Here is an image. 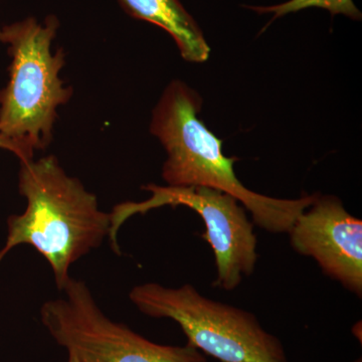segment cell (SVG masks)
I'll use <instances>...</instances> for the list:
<instances>
[{"instance_id": "cell-8", "label": "cell", "mask_w": 362, "mask_h": 362, "mask_svg": "<svg viewBox=\"0 0 362 362\" xmlns=\"http://www.w3.org/2000/svg\"><path fill=\"white\" fill-rule=\"evenodd\" d=\"M132 18L153 23L171 35L189 63L206 62L211 54L202 28L180 0H118Z\"/></svg>"}, {"instance_id": "cell-7", "label": "cell", "mask_w": 362, "mask_h": 362, "mask_svg": "<svg viewBox=\"0 0 362 362\" xmlns=\"http://www.w3.org/2000/svg\"><path fill=\"white\" fill-rule=\"evenodd\" d=\"M295 252L315 259L323 273L362 296V221L334 195L318 194L288 233Z\"/></svg>"}, {"instance_id": "cell-1", "label": "cell", "mask_w": 362, "mask_h": 362, "mask_svg": "<svg viewBox=\"0 0 362 362\" xmlns=\"http://www.w3.org/2000/svg\"><path fill=\"white\" fill-rule=\"evenodd\" d=\"M202 100L181 81L165 88L152 114L150 132L168 153L162 178L168 187H204L232 195L252 214L259 228L272 233H288L319 194L296 199H275L245 187L235 175L239 158L226 157L223 141L199 118Z\"/></svg>"}, {"instance_id": "cell-9", "label": "cell", "mask_w": 362, "mask_h": 362, "mask_svg": "<svg viewBox=\"0 0 362 362\" xmlns=\"http://www.w3.org/2000/svg\"><path fill=\"white\" fill-rule=\"evenodd\" d=\"M247 7L258 13H273L272 21L311 7L326 9L332 16L343 14L354 21H361L362 18L361 13L354 4V0H289L278 6Z\"/></svg>"}, {"instance_id": "cell-2", "label": "cell", "mask_w": 362, "mask_h": 362, "mask_svg": "<svg viewBox=\"0 0 362 362\" xmlns=\"http://www.w3.org/2000/svg\"><path fill=\"white\" fill-rule=\"evenodd\" d=\"M20 163L18 192L26 209L7 218L0 262L13 247L30 245L51 266L61 291L71 265L110 235L111 214L100 209L96 195L66 175L56 157Z\"/></svg>"}, {"instance_id": "cell-10", "label": "cell", "mask_w": 362, "mask_h": 362, "mask_svg": "<svg viewBox=\"0 0 362 362\" xmlns=\"http://www.w3.org/2000/svg\"><path fill=\"white\" fill-rule=\"evenodd\" d=\"M66 362H81V361L78 358V357L73 356V354H69L68 361Z\"/></svg>"}, {"instance_id": "cell-11", "label": "cell", "mask_w": 362, "mask_h": 362, "mask_svg": "<svg viewBox=\"0 0 362 362\" xmlns=\"http://www.w3.org/2000/svg\"><path fill=\"white\" fill-rule=\"evenodd\" d=\"M354 362H361V358L356 359V361Z\"/></svg>"}, {"instance_id": "cell-4", "label": "cell", "mask_w": 362, "mask_h": 362, "mask_svg": "<svg viewBox=\"0 0 362 362\" xmlns=\"http://www.w3.org/2000/svg\"><path fill=\"white\" fill-rule=\"evenodd\" d=\"M129 298L145 315L175 321L188 343L220 362H290L282 342L255 314L209 299L192 285L145 283Z\"/></svg>"}, {"instance_id": "cell-6", "label": "cell", "mask_w": 362, "mask_h": 362, "mask_svg": "<svg viewBox=\"0 0 362 362\" xmlns=\"http://www.w3.org/2000/svg\"><path fill=\"white\" fill-rule=\"evenodd\" d=\"M143 189L151 197L142 202H122L111 214L110 238L114 251L119 252L117 233L128 218L164 206H187L199 214L206 226L202 238L213 249L216 279L214 285L225 291L239 287L243 278L254 273L258 261L254 223L245 207L232 195L204 187H160L146 185Z\"/></svg>"}, {"instance_id": "cell-3", "label": "cell", "mask_w": 362, "mask_h": 362, "mask_svg": "<svg viewBox=\"0 0 362 362\" xmlns=\"http://www.w3.org/2000/svg\"><path fill=\"white\" fill-rule=\"evenodd\" d=\"M59 26L58 18L49 16L44 23L28 18L0 28V44L11 58L8 83L0 90V148L20 162L49 146L57 111L73 95L59 78L65 54L51 49Z\"/></svg>"}, {"instance_id": "cell-5", "label": "cell", "mask_w": 362, "mask_h": 362, "mask_svg": "<svg viewBox=\"0 0 362 362\" xmlns=\"http://www.w3.org/2000/svg\"><path fill=\"white\" fill-rule=\"evenodd\" d=\"M59 292L63 296L42 305L40 321L54 341L81 362H207L190 343L157 344L111 320L83 281L70 277Z\"/></svg>"}]
</instances>
